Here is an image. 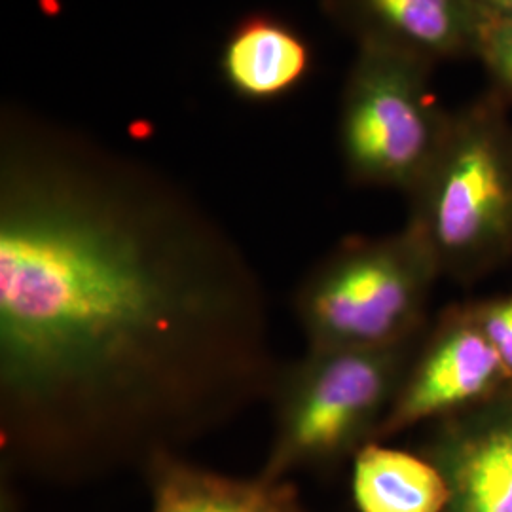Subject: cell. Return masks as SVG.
<instances>
[{
  "instance_id": "obj_1",
  "label": "cell",
  "mask_w": 512,
  "mask_h": 512,
  "mask_svg": "<svg viewBox=\"0 0 512 512\" xmlns=\"http://www.w3.org/2000/svg\"><path fill=\"white\" fill-rule=\"evenodd\" d=\"M268 294L177 186L10 120L0 147V433L52 476L145 463L274 397Z\"/></svg>"
},
{
  "instance_id": "obj_2",
  "label": "cell",
  "mask_w": 512,
  "mask_h": 512,
  "mask_svg": "<svg viewBox=\"0 0 512 512\" xmlns=\"http://www.w3.org/2000/svg\"><path fill=\"white\" fill-rule=\"evenodd\" d=\"M501 92L450 112L439 152L408 194L406 226L440 275L471 281L512 255V122Z\"/></svg>"
},
{
  "instance_id": "obj_3",
  "label": "cell",
  "mask_w": 512,
  "mask_h": 512,
  "mask_svg": "<svg viewBox=\"0 0 512 512\" xmlns=\"http://www.w3.org/2000/svg\"><path fill=\"white\" fill-rule=\"evenodd\" d=\"M421 336L384 348H308L274 391V439L262 475L329 465L357 454L395 401Z\"/></svg>"
},
{
  "instance_id": "obj_4",
  "label": "cell",
  "mask_w": 512,
  "mask_h": 512,
  "mask_svg": "<svg viewBox=\"0 0 512 512\" xmlns=\"http://www.w3.org/2000/svg\"><path fill=\"white\" fill-rule=\"evenodd\" d=\"M439 277L433 256L406 224L382 238L346 239L296 291L308 348H384L418 338Z\"/></svg>"
},
{
  "instance_id": "obj_5",
  "label": "cell",
  "mask_w": 512,
  "mask_h": 512,
  "mask_svg": "<svg viewBox=\"0 0 512 512\" xmlns=\"http://www.w3.org/2000/svg\"><path fill=\"white\" fill-rule=\"evenodd\" d=\"M435 65L357 46L342 95L338 143L349 179L410 194L433 164L450 112L431 90Z\"/></svg>"
},
{
  "instance_id": "obj_6",
  "label": "cell",
  "mask_w": 512,
  "mask_h": 512,
  "mask_svg": "<svg viewBox=\"0 0 512 512\" xmlns=\"http://www.w3.org/2000/svg\"><path fill=\"white\" fill-rule=\"evenodd\" d=\"M512 389L509 372L465 306L444 311L421 338L401 389L374 440L395 437L425 421L446 420Z\"/></svg>"
},
{
  "instance_id": "obj_7",
  "label": "cell",
  "mask_w": 512,
  "mask_h": 512,
  "mask_svg": "<svg viewBox=\"0 0 512 512\" xmlns=\"http://www.w3.org/2000/svg\"><path fill=\"white\" fill-rule=\"evenodd\" d=\"M423 456L446 482L444 512H512V389L437 421Z\"/></svg>"
},
{
  "instance_id": "obj_8",
  "label": "cell",
  "mask_w": 512,
  "mask_h": 512,
  "mask_svg": "<svg viewBox=\"0 0 512 512\" xmlns=\"http://www.w3.org/2000/svg\"><path fill=\"white\" fill-rule=\"evenodd\" d=\"M327 12L357 40L437 65L475 57V0H325Z\"/></svg>"
},
{
  "instance_id": "obj_9",
  "label": "cell",
  "mask_w": 512,
  "mask_h": 512,
  "mask_svg": "<svg viewBox=\"0 0 512 512\" xmlns=\"http://www.w3.org/2000/svg\"><path fill=\"white\" fill-rule=\"evenodd\" d=\"M150 512H306L285 478H236L162 454L147 465Z\"/></svg>"
},
{
  "instance_id": "obj_10",
  "label": "cell",
  "mask_w": 512,
  "mask_h": 512,
  "mask_svg": "<svg viewBox=\"0 0 512 512\" xmlns=\"http://www.w3.org/2000/svg\"><path fill=\"white\" fill-rule=\"evenodd\" d=\"M310 44L274 16L243 19L224 42L220 73L247 101H272L296 90L311 71Z\"/></svg>"
},
{
  "instance_id": "obj_11",
  "label": "cell",
  "mask_w": 512,
  "mask_h": 512,
  "mask_svg": "<svg viewBox=\"0 0 512 512\" xmlns=\"http://www.w3.org/2000/svg\"><path fill=\"white\" fill-rule=\"evenodd\" d=\"M351 490L359 512H444L448 488L425 458L368 442L353 458Z\"/></svg>"
},
{
  "instance_id": "obj_12",
  "label": "cell",
  "mask_w": 512,
  "mask_h": 512,
  "mask_svg": "<svg viewBox=\"0 0 512 512\" xmlns=\"http://www.w3.org/2000/svg\"><path fill=\"white\" fill-rule=\"evenodd\" d=\"M475 57L490 74L494 88L512 101V25L482 19Z\"/></svg>"
},
{
  "instance_id": "obj_13",
  "label": "cell",
  "mask_w": 512,
  "mask_h": 512,
  "mask_svg": "<svg viewBox=\"0 0 512 512\" xmlns=\"http://www.w3.org/2000/svg\"><path fill=\"white\" fill-rule=\"evenodd\" d=\"M478 329L497 351L512 380V294L467 304Z\"/></svg>"
},
{
  "instance_id": "obj_14",
  "label": "cell",
  "mask_w": 512,
  "mask_h": 512,
  "mask_svg": "<svg viewBox=\"0 0 512 512\" xmlns=\"http://www.w3.org/2000/svg\"><path fill=\"white\" fill-rule=\"evenodd\" d=\"M475 4L480 18L512 25V0H475Z\"/></svg>"
}]
</instances>
